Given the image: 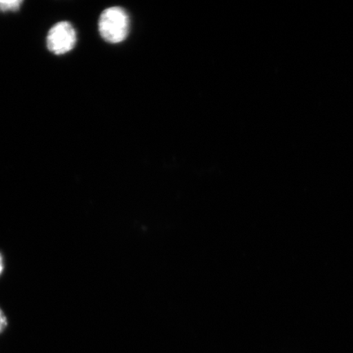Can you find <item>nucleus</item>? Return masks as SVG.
I'll return each instance as SVG.
<instances>
[{
	"label": "nucleus",
	"instance_id": "nucleus-5",
	"mask_svg": "<svg viewBox=\"0 0 353 353\" xmlns=\"http://www.w3.org/2000/svg\"><path fill=\"white\" fill-rule=\"evenodd\" d=\"M4 271V259L1 252H0V276L3 274Z\"/></svg>",
	"mask_w": 353,
	"mask_h": 353
},
{
	"label": "nucleus",
	"instance_id": "nucleus-4",
	"mask_svg": "<svg viewBox=\"0 0 353 353\" xmlns=\"http://www.w3.org/2000/svg\"><path fill=\"white\" fill-rule=\"evenodd\" d=\"M8 325V317L3 309L0 307V334H3L6 330Z\"/></svg>",
	"mask_w": 353,
	"mask_h": 353
},
{
	"label": "nucleus",
	"instance_id": "nucleus-3",
	"mask_svg": "<svg viewBox=\"0 0 353 353\" xmlns=\"http://www.w3.org/2000/svg\"><path fill=\"white\" fill-rule=\"evenodd\" d=\"M22 0H12V1H3L0 0V12H16L19 10Z\"/></svg>",
	"mask_w": 353,
	"mask_h": 353
},
{
	"label": "nucleus",
	"instance_id": "nucleus-2",
	"mask_svg": "<svg viewBox=\"0 0 353 353\" xmlns=\"http://www.w3.org/2000/svg\"><path fill=\"white\" fill-rule=\"evenodd\" d=\"M77 32L68 21L57 23L48 32L47 46L56 55H63L72 51L77 43Z\"/></svg>",
	"mask_w": 353,
	"mask_h": 353
},
{
	"label": "nucleus",
	"instance_id": "nucleus-1",
	"mask_svg": "<svg viewBox=\"0 0 353 353\" xmlns=\"http://www.w3.org/2000/svg\"><path fill=\"white\" fill-rule=\"evenodd\" d=\"M99 26L101 37L104 41L112 43H121L129 34V16L120 7L109 8L101 13Z\"/></svg>",
	"mask_w": 353,
	"mask_h": 353
}]
</instances>
